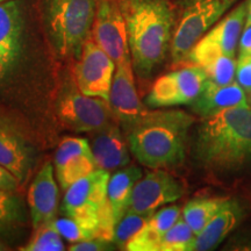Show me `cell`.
Here are the masks:
<instances>
[{
    "mask_svg": "<svg viewBox=\"0 0 251 251\" xmlns=\"http://www.w3.org/2000/svg\"><path fill=\"white\" fill-rule=\"evenodd\" d=\"M193 152L213 175L234 177L251 170V107L237 106L202 118Z\"/></svg>",
    "mask_w": 251,
    "mask_h": 251,
    "instance_id": "6da1fadb",
    "label": "cell"
},
{
    "mask_svg": "<svg viewBox=\"0 0 251 251\" xmlns=\"http://www.w3.org/2000/svg\"><path fill=\"white\" fill-rule=\"evenodd\" d=\"M135 74L147 79L171 49L177 12L170 0H119Z\"/></svg>",
    "mask_w": 251,
    "mask_h": 251,
    "instance_id": "7a4b0ae2",
    "label": "cell"
},
{
    "mask_svg": "<svg viewBox=\"0 0 251 251\" xmlns=\"http://www.w3.org/2000/svg\"><path fill=\"white\" fill-rule=\"evenodd\" d=\"M194 118L181 109L147 111L127 131L130 153L140 164L174 169L185 161Z\"/></svg>",
    "mask_w": 251,
    "mask_h": 251,
    "instance_id": "3957f363",
    "label": "cell"
},
{
    "mask_svg": "<svg viewBox=\"0 0 251 251\" xmlns=\"http://www.w3.org/2000/svg\"><path fill=\"white\" fill-rule=\"evenodd\" d=\"M98 0H42L43 23L62 57L79 58L92 31Z\"/></svg>",
    "mask_w": 251,
    "mask_h": 251,
    "instance_id": "277c9868",
    "label": "cell"
},
{
    "mask_svg": "<svg viewBox=\"0 0 251 251\" xmlns=\"http://www.w3.org/2000/svg\"><path fill=\"white\" fill-rule=\"evenodd\" d=\"M109 177L108 171L97 168L69 186L63 198L62 213L70 218L100 222L102 238L113 242L115 219L107 199Z\"/></svg>",
    "mask_w": 251,
    "mask_h": 251,
    "instance_id": "5b68a950",
    "label": "cell"
},
{
    "mask_svg": "<svg viewBox=\"0 0 251 251\" xmlns=\"http://www.w3.org/2000/svg\"><path fill=\"white\" fill-rule=\"evenodd\" d=\"M240 0H180L171 43L175 64L186 61L197 42Z\"/></svg>",
    "mask_w": 251,
    "mask_h": 251,
    "instance_id": "8992f818",
    "label": "cell"
},
{
    "mask_svg": "<svg viewBox=\"0 0 251 251\" xmlns=\"http://www.w3.org/2000/svg\"><path fill=\"white\" fill-rule=\"evenodd\" d=\"M206 80V72L196 64L169 72L153 83L146 105L151 108L191 105L202 91Z\"/></svg>",
    "mask_w": 251,
    "mask_h": 251,
    "instance_id": "52a82bcc",
    "label": "cell"
},
{
    "mask_svg": "<svg viewBox=\"0 0 251 251\" xmlns=\"http://www.w3.org/2000/svg\"><path fill=\"white\" fill-rule=\"evenodd\" d=\"M247 14L248 0H243L198 41L185 62L199 65L207 58L216 55L235 57L241 35L246 26Z\"/></svg>",
    "mask_w": 251,
    "mask_h": 251,
    "instance_id": "ba28073f",
    "label": "cell"
},
{
    "mask_svg": "<svg viewBox=\"0 0 251 251\" xmlns=\"http://www.w3.org/2000/svg\"><path fill=\"white\" fill-rule=\"evenodd\" d=\"M57 111L63 124L81 133H93L118 121L107 100L86 96L80 91L65 93Z\"/></svg>",
    "mask_w": 251,
    "mask_h": 251,
    "instance_id": "9c48e42d",
    "label": "cell"
},
{
    "mask_svg": "<svg viewBox=\"0 0 251 251\" xmlns=\"http://www.w3.org/2000/svg\"><path fill=\"white\" fill-rule=\"evenodd\" d=\"M114 61L89 37L75 67V81L78 91L90 97L107 100L115 72Z\"/></svg>",
    "mask_w": 251,
    "mask_h": 251,
    "instance_id": "30bf717a",
    "label": "cell"
},
{
    "mask_svg": "<svg viewBox=\"0 0 251 251\" xmlns=\"http://www.w3.org/2000/svg\"><path fill=\"white\" fill-rule=\"evenodd\" d=\"M184 192L180 180L165 169H155L135 184L128 211L153 214L161 207L180 199Z\"/></svg>",
    "mask_w": 251,
    "mask_h": 251,
    "instance_id": "8fae6325",
    "label": "cell"
},
{
    "mask_svg": "<svg viewBox=\"0 0 251 251\" xmlns=\"http://www.w3.org/2000/svg\"><path fill=\"white\" fill-rule=\"evenodd\" d=\"M92 39L115 64L130 56L127 26L119 0H98Z\"/></svg>",
    "mask_w": 251,
    "mask_h": 251,
    "instance_id": "7c38bea8",
    "label": "cell"
},
{
    "mask_svg": "<svg viewBox=\"0 0 251 251\" xmlns=\"http://www.w3.org/2000/svg\"><path fill=\"white\" fill-rule=\"evenodd\" d=\"M134 74L131 56L117 63L109 92V106L126 131L129 130L148 111L137 94Z\"/></svg>",
    "mask_w": 251,
    "mask_h": 251,
    "instance_id": "4fadbf2b",
    "label": "cell"
},
{
    "mask_svg": "<svg viewBox=\"0 0 251 251\" xmlns=\"http://www.w3.org/2000/svg\"><path fill=\"white\" fill-rule=\"evenodd\" d=\"M97 169L90 142L83 137H67L55 153V172L63 190Z\"/></svg>",
    "mask_w": 251,
    "mask_h": 251,
    "instance_id": "5bb4252c",
    "label": "cell"
},
{
    "mask_svg": "<svg viewBox=\"0 0 251 251\" xmlns=\"http://www.w3.org/2000/svg\"><path fill=\"white\" fill-rule=\"evenodd\" d=\"M54 172V166L47 162L37 172L28 190L27 201L34 229L56 220L58 211V187Z\"/></svg>",
    "mask_w": 251,
    "mask_h": 251,
    "instance_id": "9a60e30c",
    "label": "cell"
},
{
    "mask_svg": "<svg viewBox=\"0 0 251 251\" xmlns=\"http://www.w3.org/2000/svg\"><path fill=\"white\" fill-rule=\"evenodd\" d=\"M92 134L90 146L97 168L113 172L129 165V144L119 127V121L93 131Z\"/></svg>",
    "mask_w": 251,
    "mask_h": 251,
    "instance_id": "2e32d148",
    "label": "cell"
},
{
    "mask_svg": "<svg viewBox=\"0 0 251 251\" xmlns=\"http://www.w3.org/2000/svg\"><path fill=\"white\" fill-rule=\"evenodd\" d=\"M248 105L247 92L237 81L221 85L207 79L202 91L190 106L197 115L207 118L228 108Z\"/></svg>",
    "mask_w": 251,
    "mask_h": 251,
    "instance_id": "e0dca14e",
    "label": "cell"
},
{
    "mask_svg": "<svg viewBox=\"0 0 251 251\" xmlns=\"http://www.w3.org/2000/svg\"><path fill=\"white\" fill-rule=\"evenodd\" d=\"M243 218V208L235 199H226L221 209L194 236L188 251H208L218 248Z\"/></svg>",
    "mask_w": 251,
    "mask_h": 251,
    "instance_id": "ac0fdd59",
    "label": "cell"
},
{
    "mask_svg": "<svg viewBox=\"0 0 251 251\" xmlns=\"http://www.w3.org/2000/svg\"><path fill=\"white\" fill-rule=\"evenodd\" d=\"M181 218V209L177 205H166L150 216L146 226L127 244L128 251H158L159 243L166 231Z\"/></svg>",
    "mask_w": 251,
    "mask_h": 251,
    "instance_id": "d6986e66",
    "label": "cell"
},
{
    "mask_svg": "<svg viewBox=\"0 0 251 251\" xmlns=\"http://www.w3.org/2000/svg\"><path fill=\"white\" fill-rule=\"evenodd\" d=\"M31 163V150L25 141L8 128L0 126V164L23 183L29 175Z\"/></svg>",
    "mask_w": 251,
    "mask_h": 251,
    "instance_id": "ffe728a7",
    "label": "cell"
},
{
    "mask_svg": "<svg viewBox=\"0 0 251 251\" xmlns=\"http://www.w3.org/2000/svg\"><path fill=\"white\" fill-rule=\"evenodd\" d=\"M142 178V170L136 165H127L114 171L108 180L107 199L115 224L128 211L135 184Z\"/></svg>",
    "mask_w": 251,
    "mask_h": 251,
    "instance_id": "44dd1931",
    "label": "cell"
},
{
    "mask_svg": "<svg viewBox=\"0 0 251 251\" xmlns=\"http://www.w3.org/2000/svg\"><path fill=\"white\" fill-rule=\"evenodd\" d=\"M24 19L15 0L0 2V47L20 51Z\"/></svg>",
    "mask_w": 251,
    "mask_h": 251,
    "instance_id": "7402d4cb",
    "label": "cell"
},
{
    "mask_svg": "<svg viewBox=\"0 0 251 251\" xmlns=\"http://www.w3.org/2000/svg\"><path fill=\"white\" fill-rule=\"evenodd\" d=\"M225 200L221 198H194L184 206L181 218L190 226L194 235L199 234L218 214Z\"/></svg>",
    "mask_w": 251,
    "mask_h": 251,
    "instance_id": "603a6c76",
    "label": "cell"
},
{
    "mask_svg": "<svg viewBox=\"0 0 251 251\" xmlns=\"http://www.w3.org/2000/svg\"><path fill=\"white\" fill-rule=\"evenodd\" d=\"M26 221L23 201L14 191L0 190V238L14 233Z\"/></svg>",
    "mask_w": 251,
    "mask_h": 251,
    "instance_id": "cb8c5ba5",
    "label": "cell"
},
{
    "mask_svg": "<svg viewBox=\"0 0 251 251\" xmlns=\"http://www.w3.org/2000/svg\"><path fill=\"white\" fill-rule=\"evenodd\" d=\"M54 224L61 236L71 244L91 238L103 240L101 224L98 221H87V220L64 216V218L56 219Z\"/></svg>",
    "mask_w": 251,
    "mask_h": 251,
    "instance_id": "d4e9b609",
    "label": "cell"
},
{
    "mask_svg": "<svg viewBox=\"0 0 251 251\" xmlns=\"http://www.w3.org/2000/svg\"><path fill=\"white\" fill-rule=\"evenodd\" d=\"M237 61L233 56L216 55L207 58L199 67L206 72L207 79L216 84H230L235 81L236 77Z\"/></svg>",
    "mask_w": 251,
    "mask_h": 251,
    "instance_id": "484cf974",
    "label": "cell"
},
{
    "mask_svg": "<svg viewBox=\"0 0 251 251\" xmlns=\"http://www.w3.org/2000/svg\"><path fill=\"white\" fill-rule=\"evenodd\" d=\"M152 214H144V213L136 212H126V214L115 224L114 236H113V242L119 249L126 250L127 244L141 231L144 226H146L150 216Z\"/></svg>",
    "mask_w": 251,
    "mask_h": 251,
    "instance_id": "4316f807",
    "label": "cell"
},
{
    "mask_svg": "<svg viewBox=\"0 0 251 251\" xmlns=\"http://www.w3.org/2000/svg\"><path fill=\"white\" fill-rule=\"evenodd\" d=\"M64 249L62 236L54 221L36 228L29 242L21 248L24 251H62Z\"/></svg>",
    "mask_w": 251,
    "mask_h": 251,
    "instance_id": "83f0119b",
    "label": "cell"
},
{
    "mask_svg": "<svg viewBox=\"0 0 251 251\" xmlns=\"http://www.w3.org/2000/svg\"><path fill=\"white\" fill-rule=\"evenodd\" d=\"M194 236L190 226L180 218L163 236L158 251H188Z\"/></svg>",
    "mask_w": 251,
    "mask_h": 251,
    "instance_id": "f1b7e54d",
    "label": "cell"
},
{
    "mask_svg": "<svg viewBox=\"0 0 251 251\" xmlns=\"http://www.w3.org/2000/svg\"><path fill=\"white\" fill-rule=\"evenodd\" d=\"M235 79L247 93H251V56L238 55Z\"/></svg>",
    "mask_w": 251,
    "mask_h": 251,
    "instance_id": "f546056e",
    "label": "cell"
},
{
    "mask_svg": "<svg viewBox=\"0 0 251 251\" xmlns=\"http://www.w3.org/2000/svg\"><path fill=\"white\" fill-rule=\"evenodd\" d=\"M117 247L112 241L101 240V238H91V240L80 241V242L72 243L69 250L70 251H102L113 250Z\"/></svg>",
    "mask_w": 251,
    "mask_h": 251,
    "instance_id": "4dcf8cb0",
    "label": "cell"
},
{
    "mask_svg": "<svg viewBox=\"0 0 251 251\" xmlns=\"http://www.w3.org/2000/svg\"><path fill=\"white\" fill-rule=\"evenodd\" d=\"M19 185H20V180L5 166L0 164V190L17 191Z\"/></svg>",
    "mask_w": 251,
    "mask_h": 251,
    "instance_id": "1f68e13d",
    "label": "cell"
},
{
    "mask_svg": "<svg viewBox=\"0 0 251 251\" xmlns=\"http://www.w3.org/2000/svg\"><path fill=\"white\" fill-rule=\"evenodd\" d=\"M18 52L13 51V50L6 49L4 47H0V79L5 76L6 72L13 64L14 59L17 58Z\"/></svg>",
    "mask_w": 251,
    "mask_h": 251,
    "instance_id": "d6a6232c",
    "label": "cell"
},
{
    "mask_svg": "<svg viewBox=\"0 0 251 251\" xmlns=\"http://www.w3.org/2000/svg\"><path fill=\"white\" fill-rule=\"evenodd\" d=\"M238 49H240L238 55L251 56V26H244L238 43Z\"/></svg>",
    "mask_w": 251,
    "mask_h": 251,
    "instance_id": "836d02e7",
    "label": "cell"
},
{
    "mask_svg": "<svg viewBox=\"0 0 251 251\" xmlns=\"http://www.w3.org/2000/svg\"><path fill=\"white\" fill-rule=\"evenodd\" d=\"M246 26H251V0H248V14H247Z\"/></svg>",
    "mask_w": 251,
    "mask_h": 251,
    "instance_id": "e575fe53",
    "label": "cell"
},
{
    "mask_svg": "<svg viewBox=\"0 0 251 251\" xmlns=\"http://www.w3.org/2000/svg\"><path fill=\"white\" fill-rule=\"evenodd\" d=\"M9 248L6 246V244L2 242V240L1 238H0V251H4V250H8Z\"/></svg>",
    "mask_w": 251,
    "mask_h": 251,
    "instance_id": "d590c367",
    "label": "cell"
},
{
    "mask_svg": "<svg viewBox=\"0 0 251 251\" xmlns=\"http://www.w3.org/2000/svg\"><path fill=\"white\" fill-rule=\"evenodd\" d=\"M2 1H8V0H0V2H2Z\"/></svg>",
    "mask_w": 251,
    "mask_h": 251,
    "instance_id": "8d00e7d4",
    "label": "cell"
}]
</instances>
